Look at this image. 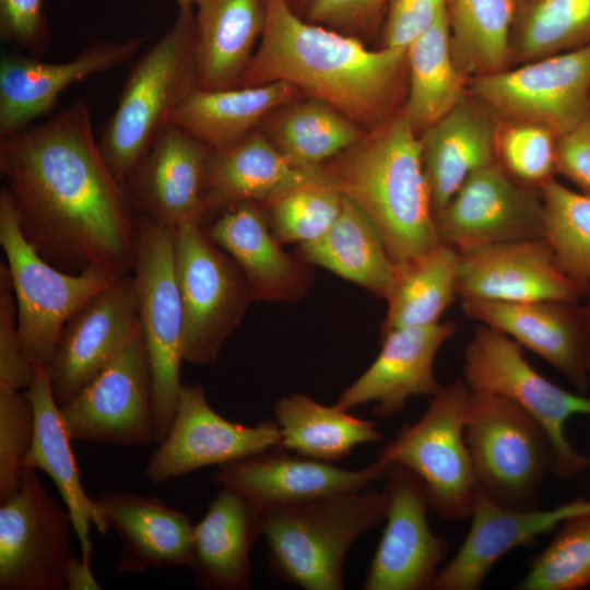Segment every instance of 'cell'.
<instances>
[{"instance_id":"6da1fadb","label":"cell","mask_w":590,"mask_h":590,"mask_svg":"<svg viewBox=\"0 0 590 590\" xmlns=\"http://www.w3.org/2000/svg\"><path fill=\"white\" fill-rule=\"evenodd\" d=\"M0 175L23 235L45 260L71 273H131L137 217L84 99L1 137Z\"/></svg>"},{"instance_id":"7a4b0ae2","label":"cell","mask_w":590,"mask_h":590,"mask_svg":"<svg viewBox=\"0 0 590 590\" xmlns=\"http://www.w3.org/2000/svg\"><path fill=\"white\" fill-rule=\"evenodd\" d=\"M405 71L406 49H369L305 20L287 0H268L263 33L237 86L288 83L370 132L394 116Z\"/></svg>"},{"instance_id":"3957f363","label":"cell","mask_w":590,"mask_h":590,"mask_svg":"<svg viewBox=\"0 0 590 590\" xmlns=\"http://www.w3.org/2000/svg\"><path fill=\"white\" fill-rule=\"evenodd\" d=\"M322 166L373 221L397 269L441 243L421 141L402 111Z\"/></svg>"},{"instance_id":"277c9868","label":"cell","mask_w":590,"mask_h":590,"mask_svg":"<svg viewBox=\"0 0 590 590\" xmlns=\"http://www.w3.org/2000/svg\"><path fill=\"white\" fill-rule=\"evenodd\" d=\"M386 510L384 489L364 488L264 511L261 535L271 571L306 590L343 589L350 546L381 523Z\"/></svg>"},{"instance_id":"5b68a950","label":"cell","mask_w":590,"mask_h":590,"mask_svg":"<svg viewBox=\"0 0 590 590\" xmlns=\"http://www.w3.org/2000/svg\"><path fill=\"white\" fill-rule=\"evenodd\" d=\"M197 87L194 9L180 7L173 25L133 62L99 129L101 152L122 185Z\"/></svg>"},{"instance_id":"8992f818","label":"cell","mask_w":590,"mask_h":590,"mask_svg":"<svg viewBox=\"0 0 590 590\" xmlns=\"http://www.w3.org/2000/svg\"><path fill=\"white\" fill-rule=\"evenodd\" d=\"M131 274L151 368L153 418L158 444L172 425L182 386L184 315L175 273V228L143 215L137 216Z\"/></svg>"},{"instance_id":"52a82bcc","label":"cell","mask_w":590,"mask_h":590,"mask_svg":"<svg viewBox=\"0 0 590 590\" xmlns=\"http://www.w3.org/2000/svg\"><path fill=\"white\" fill-rule=\"evenodd\" d=\"M0 245L16 300L23 349L35 367L48 369L68 320L118 278L96 269L66 272L45 260L23 235L11 196L3 186Z\"/></svg>"},{"instance_id":"ba28073f","label":"cell","mask_w":590,"mask_h":590,"mask_svg":"<svg viewBox=\"0 0 590 590\" xmlns=\"http://www.w3.org/2000/svg\"><path fill=\"white\" fill-rule=\"evenodd\" d=\"M464 437L476 486L505 506L536 508L554 452L535 418L506 398L471 391Z\"/></svg>"},{"instance_id":"9c48e42d","label":"cell","mask_w":590,"mask_h":590,"mask_svg":"<svg viewBox=\"0 0 590 590\" xmlns=\"http://www.w3.org/2000/svg\"><path fill=\"white\" fill-rule=\"evenodd\" d=\"M462 374L471 391L506 398L540 423L552 444L557 477L571 479L590 467V459L576 451L565 434L571 416L590 415V398L545 378L514 339L483 323L476 326L463 351Z\"/></svg>"},{"instance_id":"30bf717a","label":"cell","mask_w":590,"mask_h":590,"mask_svg":"<svg viewBox=\"0 0 590 590\" xmlns=\"http://www.w3.org/2000/svg\"><path fill=\"white\" fill-rule=\"evenodd\" d=\"M471 390L457 380L430 397L424 415L404 425L377 459L399 463L423 482L429 508L449 520L470 518L476 486L464 437Z\"/></svg>"},{"instance_id":"8fae6325","label":"cell","mask_w":590,"mask_h":590,"mask_svg":"<svg viewBox=\"0 0 590 590\" xmlns=\"http://www.w3.org/2000/svg\"><path fill=\"white\" fill-rule=\"evenodd\" d=\"M175 273L184 315L182 358L215 364L252 300L246 279L196 222L175 228Z\"/></svg>"},{"instance_id":"7c38bea8","label":"cell","mask_w":590,"mask_h":590,"mask_svg":"<svg viewBox=\"0 0 590 590\" xmlns=\"http://www.w3.org/2000/svg\"><path fill=\"white\" fill-rule=\"evenodd\" d=\"M71 530L66 505L23 467L17 492L0 505V589L67 590Z\"/></svg>"},{"instance_id":"4fadbf2b","label":"cell","mask_w":590,"mask_h":590,"mask_svg":"<svg viewBox=\"0 0 590 590\" xmlns=\"http://www.w3.org/2000/svg\"><path fill=\"white\" fill-rule=\"evenodd\" d=\"M59 406L72 440L122 447L156 444L151 368L141 328L105 369Z\"/></svg>"},{"instance_id":"5bb4252c","label":"cell","mask_w":590,"mask_h":590,"mask_svg":"<svg viewBox=\"0 0 590 590\" xmlns=\"http://www.w3.org/2000/svg\"><path fill=\"white\" fill-rule=\"evenodd\" d=\"M473 87L499 114L543 126L558 138L590 116V44L479 75Z\"/></svg>"},{"instance_id":"9a60e30c","label":"cell","mask_w":590,"mask_h":590,"mask_svg":"<svg viewBox=\"0 0 590 590\" xmlns=\"http://www.w3.org/2000/svg\"><path fill=\"white\" fill-rule=\"evenodd\" d=\"M381 481L387 497L386 524L363 588L432 589L449 542L429 528V504L423 482L399 463H389Z\"/></svg>"},{"instance_id":"2e32d148","label":"cell","mask_w":590,"mask_h":590,"mask_svg":"<svg viewBox=\"0 0 590 590\" xmlns=\"http://www.w3.org/2000/svg\"><path fill=\"white\" fill-rule=\"evenodd\" d=\"M280 441L276 421L256 426L231 422L212 409L200 384H182L172 425L151 453L144 474L153 483H166L204 467L266 451Z\"/></svg>"},{"instance_id":"e0dca14e","label":"cell","mask_w":590,"mask_h":590,"mask_svg":"<svg viewBox=\"0 0 590 590\" xmlns=\"http://www.w3.org/2000/svg\"><path fill=\"white\" fill-rule=\"evenodd\" d=\"M441 243L459 253L494 244L543 237V205L496 161L471 174L435 214Z\"/></svg>"},{"instance_id":"ac0fdd59","label":"cell","mask_w":590,"mask_h":590,"mask_svg":"<svg viewBox=\"0 0 590 590\" xmlns=\"http://www.w3.org/2000/svg\"><path fill=\"white\" fill-rule=\"evenodd\" d=\"M131 273L84 303L66 323L47 373L59 405L105 369L139 329Z\"/></svg>"},{"instance_id":"d6986e66","label":"cell","mask_w":590,"mask_h":590,"mask_svg":"<svg viewBox=\"0 0 590 590\" xmlns=\"http://www.w3.org/2000/svg\"><path fill=\"white\" fill-rule=\"evenodd\" d=\"M212 149L170 122L123 182L134 212L162 225L204 224Z\"/></svg>"},{"instance_id":"ffe728a7","label":"cell","mask_w":590,"mask_h":590,"mask_svg":"<svg viewBox=\"0 0 590 590\" xmlns=\"http://www.w3.org/2000/svg\"><path fill=\"white\" fill-rule=\"evenodd\" d=\"M388 465L377 459L365 469L345 470L276 446L219 465L212 480L222 487L243 494L264 512L364 489L382 480Z\"/></svg>"},{"instance_id":"44dd1931","label":"cell","mask_w":590,"mask_h":590,"mask_svg":"<svg viewBox=\"0 0 590 590\" xmlns=\"http://www.w3.org/2000/svg\"><path fill=\"white\" fill-rule=\"evenodd\" d=\"M590 514V498L552 509L505 506L475 486L469 533L453 558L437 574L432 589L477 590L492 567L508 552L531 545L568 518Z\"/></svg>"},{"instance_id":"7402d4cb","label":"cell","mask_w":590,"mask_h":590,"mask_svg":"<svg viewBox=\"0 0 590 590\" xmlns=\"http://www.w3.org/2000/svg\"><path fill=\"white\" fill-rule=\"evenodd\" d=\"M461 300L578 303L586 294L560 267L544 237L484 246L460 253Z\"/></svg>"},{"instance_id":"603a6c76","label":"cell","mask_w":590,"mask_h":590,"mask_svg":"<svg viewBox=\"0 0 590 590\" xmlns=\"http://www.w3.org/2000/svg\"><path fill=\"white\" fill-rule=\"evenodd\" d=\"M462 311L518 342L562 373L585 393L588 389L590 319L583 305L565 300L498 302L468 299Z\"/></svg>"},{"instance_id":"cb8c5ba5","label":"cell","mask_w":590,"mask_h":590,"mask_svg":"<svg viewBox=\"0 0 590 590\" xmlns=\"http://www.w3.org/2000/svg\"><path fill=\"white\" fill-rule=\"evenodd\" d=\"M145 36L97 40L71 60L45 62L35 56L0 58V138L15 133L47 114L70 85L129 61Z\"/></svg>"},{"instance_id":"d4e9b609","label":"cell","mask_w":590,"mask_h":590,"mask_svg":"<svg viewBox=\"0 0 590 590\" xmlns=\"http://www.w3.org/2000/svg\"><path fill=\"white\" fill-rule=\"evenodd\" d=\"M456 331V323L446 321L397 328L381 334L380 353L335 404L350 411L374 403V413L387 418L402 412L412 397L436 394L442 385L435 376V359Z\"/></svg>"},{"instance_id":"484cf974","label":"cell","mask_w":590,"mask_h":590,"mask_svg":"<svg viewBox=\"0 0 590 590\" xmlns=\"http://www.w3.org/2000/svg\"><path fill=\"white\" fill-rule=\"evenodd\" d=\"M203 228L239 267L252 299L293 302L305 294L310 271L303 259L282 249L261 204L240 202L226 206L213 214Z\"/></svg>"},{"instance_id":"4316f807","label":"cell","mask_w":590,"mask_h":590,"mask_svg":"<svg viewBox=\"0 0 590 590\" xmlns=\"http://www.w3.org/2000/svg\"><path fill=\"white\" fill-rule=\"evenodd\" d=\"M323 180H330L323 166H296L258 128L227 149L212 150L206 221L226 206L240 202L267 205L296 188Z\"/></svg>"},{"instance_id":"83f0119b","label":"cell","mask_w":590,"mask_h":590,"mask_svg":"<svg viewBox=\"0 0 590 590\" xmlns=\"http://www.w3.org/2000/svg\"><path fill=\"white\" fill-rule=\"evenodd\" d=\"M95 499L122 542L116 573L189 567L194 524L188 515L156 497L128 492H105Z\"/></svg>"},{"instance_id":"f1b7e54d","label":"cell","mask_w":590,"mask_h":590,"mask_svg":"<svg viewBox=\"0 0 590 590\" xmlns=\"http://www.w3.org/2000/svg\"><path fill=\"white\" fill-rule=\"evenodd\" d=\"M25 393L33 405L35 429L23 467L40 470L51 479L70 512L73 532L81 545V558L91 564L92 526L102 534L107 533L109 528L96 499L85 493L81 483L80 470L70 446L72 439L64 427L47 369L35 367L34 378Z\"/></svg>"},{"instance_id":"f546056e","label":"cell","mask_w":590,"mask_h":590,"mask_svg":"<svg viewBox=\"0 0 590 590\" xmlns=\"http://www.w3.org/2000/svg\"><path fill=\"white\" fill-rule=\"evenodd\" d=\"M262 515L243 494L222 487L193 527L189 567L198 587L211 590L249 588L250 551L261 535Z\"/></svg>"},{"instance_id":"4dcf8cb0","label":"cell","mask_w":590,"mask_h":590,"mask_svg":"<svg viewBox=\"0 0 590 590\" xmlns=\"http://www.w3.org/2000/svg\"><path fill=\"white\" fill-rule=\"evenodd\" d=\"M196 7L198 88L237 86L263 33L268 0H200Z\"/></svg>"},{"instance_id":"1f68e13d","label":"cell","mask_w":590,"mask_h":590,"mask_svg":"<svg viewBox=\"0 0 590 590\" xmlns=\"http://www.w3.org/2000/svg\"><path fill=\"white\" fill-rule=\"evenodd\" d=\"M423 132L422 162L436 214L471 174L495 162L497 132L464 98Z\"/></svg>"},{"instance_id":"d6a6232c","label":"cell","mask_w":590,"mask_h":590,"mask_svg":"<svg viewBox=\"0 0 590 590\" xmlns=\"http://www.w3.org/2000/svg\"><path fill=\"white\" fill-rule=\"evenodd\" d=\"M305 97L285 82L221 90L196 88L174 111L170 122L212 150L227 149L253 130L278 107Z\"/></svg>"},{"instance_id":"836d02e7","label":"cell","mask_w":590,"mask_h":590,"mask_svg":"<svg viewBox=\"0 0 590 590\" xmlns=\"http://www.w3.org/2000/svg\"><path fill=\"white\" fill-rule=\"evenodd\" d=\"M305 262L334 274L388 299L397 284V268L369 216L343 196L341 211L331 227L318 239L298 245Z\"/></svg>"},{"instance_id":"e575fe53","label":"cell","mask_w":590,"mask_h":590,"mask_svg":"<svg viewBox=\"0 0 590 590\" xmlns=\"http://www.w3.org/2000/svg\"><path fill=\"white\" fill-rule=\"evenodd\" d=\"M259 129L283 155L303 168L322 166L367 134L330 104L306 96L271 111Z\"/></svg>"},{"instance_id":"d590c367","label":"cell","mask_w":590,"mask_h":590,"mask_svg":"<svg viewBox=\"0 0 590 590\" xmlns=\"http://www.w3.org/2000/svg\"><path fill=\"white\" fill-rule=\"evenodd\" d=\"M274 414L281 430L280 446L315 460L332 463L358 445L384 438L374 421L354 416L337 404L323 405L303 393L280 399Z\"/></svg>"},{"instance_id":"8d00e7d4","label":"cell","mask_w":590,"mask_h":590,"mask_svg":"<svg viewBox=\"0 0 590 590\" xmlns=\"http://www.w3.org/2000/svg\"><path fill=\"white\" fill-rule=\"evenodd\" d=\"M406 62L409 90L401 111L416 132L424 131L464 98L447 12L406 48Z\"/></svg>"},{"instance_id":"74e56055","label":"cell","mask_w":590,"mask_h":590,"mask_svg":"<svg viewBox=\"0 0 590 590\" xmlns=\"http://www.w3.org/2000/svg\"><path fill=\"white\" fill-rule=\"evenodd\" d=\"M459 257L455 248L439 243L398 268L381 334L397 328L440 322L442 314L459 297Z\"/></svg>"},{"instance_id":"f35d334b","label":"cell","mask_w":590,"mask_h":590,"mask_svg":"<svg viewBox=\"0 0 590 590\" xmlns=\"http://www.w3.org/2000/svg\"><path fill=\"white\" fill-rule=\"evenodd\" d=\"M517 0H447L451 51L465 76L506 69Z\"/></svg>"},{"instance_id":"ab89813d","label":"cell","mask_w":590,"mask_h":590,"mask_svg":"<svg viewBox=\"0 0 590 590\" xmlns=\"http://www.w3.org/2000/svg\"><path fill=\"white\" fill-rule=\"evenodd\" d=\"M514 30L523 60L586 46L590 44V0H521Z\"/></svg>"},{"instance_id":"60d3db41","label":"cell","mask_w":590,"mask_h":590,"mask_svg":"<svg viewBox=\"0 0 590 590\" xmlns=\"http://www.w3.org/2000/svg\"><path fill=\"white\" fill-rule=\"evenodd\" d=\"M540 191L543 237L563 270L587 294L590 287V194L576 192L554 178L543 184Z\"/></svg>"},{"instance_id":"b9f144b4","label":"cell","mask_w":590,"mask_h":590,"mask_svg":"<svg viewBox=\"0 0 590 590\" xmlns=\"http://www.w3.org/2000/svg\"><path fill=\"white\" fill-rule=\"evenodd\" d=\"M516 590H578L590 586V514L566 519L527 563Z\"/></svg>"},{"instance_id":"7bdbcfd3","label":"cell","mask_w":590,"mask_h":590,"mask_svg":"<svg viewBox=\"0 0 590 590\" xmlns=\"http://www.w3.org/2000/svg\"><path fill=\"white\" fill-rule=\"evenodd\" d=\"M342 201L340 190L323 180L296 188L262 206L279 243L300 245L318 239L331 227Z\"/></svg>"},{"instance_id":"ee69618b","label":"cell","mask_w":590,"mask_h":590,"mask_svg":"<svg viewBox=\"0 0 590 590\" xmlns=\"http://www.w3.org/2000/svg\"><path fill=\"white\" fill-rule=\"evenodd\" d=\"M557 137L550 129L515 121L496 138V154L504 169L524 186H539L557 172Z\"/></svg>"},{"instance_id":"f6af8a7d","label":"cell","mask_w":590,"mask_h":590,"mask_svg":"<svg viewBox=\"0 0 590 590\" xmlns=\"http://www.w3.org/2000/svg\"><path fill=\"white\" fill-rule=\"evenodd\" d=\"M34 429V410L26 393L0 386V503L20 487L23 459L32 445Z\"/></svg>"},{"instance_id":"bcb514c9","label":"cell","mask_w":590,"mask_h":590,"mask_svg":"<svg viewBox=\"0 0 590 590\" xmlns=\"http://www.w3.org/2000/svg\"><path fill=\"white\" fill-rule=\"evenodd\" d=\"M35 366L27 357L19 333L17 307L8 266L0 263V386L27 389Z\"/></svg>"},{"instance_id":"7dc6e473","label":"cell","mask_w":590,"mask_h":590,"mask_svg":"<svg viewBox=\"0 0 590 590\" xmlns=\"http://www.w3.org/2000/svg\"><path fill=\"white\" fill-rule=\"evenodd\" d=\"M389 1L314 0L303 17L362 40L378 28Z\"/></svg>"},{"instance_id":"c3c4849f","label":"cell","mask_w":590,"mask_h":590,"mask_svg":"<svg viewBox=\"0 0 590 590\" xmlns=\"http://www.w3.org/2000/svg\"><path fill=\"white\" fill-rule=\"evenodd\" d=\"M43 4L44 0H0L1 40L32 56L45 54L50 31Z\"/></svg>"},{"instance_id":"681fc988","label":"cell","mask_w":590,"mask_h":590,"mask_svg":"<svg viewBox=\"0 0 590 590\" xmlns=\"http://www.w3.org/2000/svg\"><path fill=\"white\" fill-rule=\"evenodd\" d=\"M447 12V0H390L382 47L406 49Z\"/></svg>"},{"instance_id":"f907efd6","label":"cell","mask_w":590,"mask_h":590,"mask_svg":"<svg viewBox=\"0 0 590 590\" xmlns=\"http://www.w3.org/2000/svg\"><path fill=\"white\" fill-rule=\"evenodd\" d=\"M556 168L590 194V116L557 138Z\"/></svg>"},{"instance_id":"816d5d0a","label":"cell","mask_w":590,"mask_h":590,"mask_svg":"<svg viewBox=\"0 0 590 590\" xmlns=\"http://www.w3.org/2000/svg\"><path fill=\"white\" fill-rule=\"evenodd\" d=\"M67 590H99L101 586L96 581L91 564H86L74 556L67 570Z\"/></svg>"},{"instance_id":"f5cc1de1","label":"cell","mask_w":590,"mask_h":590,"mask_svg":"<svg viewBox=\"0 0 590 590\" xmlns=\"http://www.w3.org/2000/svg\"><path fill=\"white\" fill-rule=\"evenodd\" d=\"M291 7L302 16L305 15L307 9L314 0H287Z\"/></svg>"},{"instance_id":"db71d44e","label":"cell","mask_w":590,"mask_h":590,"mask_svg":"<svg viewBox=\"0 0 590 590\" xmlns=\"http://www.w3.org/2000/svg\"><path fill=\"white\" fill-rule=\"evenodd\" d=\"M172 1H174L178 5V8H180V7H196L200 0H172Z\"/></svg>"},{"instance_id":"11a10c76","label":"cell","mask_w":590,"mask_h":590,"mask_svg":"<svg viewBox=\"0 0 590 590\" xmlns=\"http://www.w3.org/2000/svg\"><path fill=\"white\" fill-rule=\"evenodd\" d=\"M586 311H587V315L590 319V287L586 294V304L583 305Z\"/></svg>"},{"instance_id":"9f6ffc18","label":"cell","mask_w":590,"mask_h":590,"mask_svg":"<svg viewBox=\"0 0 590 590\" xmlns=\"http://www.w3.org/2000/svg\"><path fill=\"white\" fill-rule=\"evenodd\" d=\"M587 366H588V370L590 371V347H589V352H588Z\"/></svg>"},{"instance_id":"6f0895ef","label":"cell","mask_w":590,"mask_h":590,"mask_svg":"<svg viewBox=\"0 0 590 590\" xmlns=\"http://www.w3.org/2000/svg\"><path fill=\"white\" fill-rule=\"evenodd\" d=\"M518 2H520L521 0H517Z\"/></svg>"}]
</instances>
